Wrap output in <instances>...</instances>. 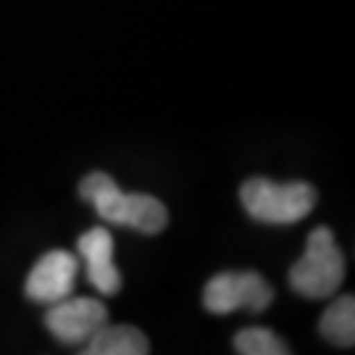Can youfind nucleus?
<instances>
[{"label": "nucleus", "mask_w": 355, "mask_h": 355, "mask_svg": "<svg viewBox=\"0 0 355 355\" xmlns=\"http://www.w3.org/2000/svg\"><path fill=\"white\" fill-rule=\"evenodd\" d=\"M79 195L101 218L119 227L137 229L142 234H161L168 224V208L145 192H121L114 177L92 171L79 182Z\"/></svg>", "instance_id": "obj_1"}, {"label": "nucleus", "mask_w": 355, "mask_h": 355, "mask_svg": "<svg viewBox=\"0 0 355 355\" xmlns=\"http://www.w3.org/2000/svg\"><path fill=\"white\" fill-rule=\"evenodd\" d=\"M316 198V190L308 182L279 184L266 177H253L240 187L242 208L261 224H297L313 211Z\"/></svg>", "instance_id": "obj_2"}, {"label": "nucleus", "mask_w": 355, "mask_h": 355, "mask_svg": "<svg viewBox=\"0 0 355 355\" xmlns=\"http://www.w3.org/2000/svg\"><path fill=\"white\" fill-rule=\"evenodd\" d=\"M345 279V255L329 227L308 234L303 258L290 268V287L308 300H324L340 290Z\"/></svg>", "instance_id": "obj_3"}, {"label": "nucleus", "mask_w": 355, "mask_h": 355, "mask_svg": "<svg viewBox=\"0 0 355 355\" xmlns=\"http://www.w3.org/2000/svg\"><path fill=\"white\" fill-rule=\"evenodd\" d=\"M274 300V290L255 271H224L205 284L203 305L208 313L227 316L234 311H266Z\"/></svg>", "instance_id": "obj_4"}, {"label": "nucleus", "mask_w": 355, "mask_h": 355, "mask_svg": "<svg viewBox=\"0 0 355 355\" xmlns=\"http://www.w3.org/2000/svg\"><path fill=\"white\" fill-rule=\"evenodd\" d=\"M108 321V308L92 297H64L45 313V329L58 343L85 345Z\"/></svg>", "instance_id": "obj_5"}, {"label": "nucleus", "mask_w": 355, "mask_h": 355, "mask_svg": "<svg viewBox=\"0 0 355 355\" xmlns=\"http://www.w3.org/2000/svg\"><path fill=\"white\" fill-rule=\"evenodd\" d=\"M76 284V258L66 250H51L26 274L24 292L29 300L53 305L69 297Z\"/></svg>", "instance_id": "obj_6"}, {"label": "nucleus", "mask_w": 355, "mask_h": 355, "mask_svg": "<svg viewBox=\"0 0 355 355\" xmlns=\"http://www.w3.org/2000/svg\"><path fill=\"white\" fill-rule=\"evenodd\" d=\"M79 255L87 263V277L89 284L101 295H116L121 290V274L114 266V237L103 227L87 229L79 242Z\"/></svg>", "instance_id": "obj_7"}, {"label": "nucleus", "mask_w": 355, "mask_h": 355, "mask_svg": "<svg viewBox=\"0 0 355 355\" xmlns=\"http://www.w3.org/2000/svg\"><path fill=\"white\" fill-rule=\"evenodd\" d=\"M85 355H145L150 353V340L137 327L129 324H103L101 329L89 337L85 347Z\"/></svg>", "instance_id": "obj_8"}, {"label": "nucleus", "mask_w": 355, "mask_h": 355, "mask_svg": "<svg viewBox=\"0 0 355 355\" xmlns=\"http://www.w3.org/2000/svg\"><path fill=\"white\" fill-rule=\"evenodd\" d=\"M318 331L324 340H329L337 347H353L355 343V297L343 295L331 300L329 308L318 321Z\"/></svg>", "instance_id": "obj_9"}, {"label": "nucleus", "mask_w": 355, "mask_h": 355, "mask_svg": "<svg viewBox=\"0 0 355 355\" xmlns=\"http://www.w3.org/2000/svg\"><path fill=\"white\" fill-rule=\"evenodd\" d=\"M234 350L242 355H287V343L266 327H248L234 334Z\"/></svg>", "instance_id": "obj_10"}]
</instances>
